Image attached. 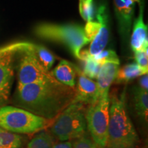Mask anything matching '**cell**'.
<instances>
[{
    "label": "cell",
    "instance_id": "obj_1",
    "mask_svg": "<svg viewBox=\"0 0 148 148\" xmlns=\"http://www.w3.org/2000/svg\"><path fill=\"white\" fill-rule=\"evenodd\" d=\"M75 90L55 78L17 86L18 106L46 119L55 117L72 102Z\"/></svg>",
    "mask_w": 148,
    "mask_h": 148
},
{
    "label": "cell",
    "instance_id": "obj_2",
    "mask_svg": "<svg viewBox=\"0 0 148 148\" xmlns=\"http://www.w3.org/2000/svg\"><path fill=\"white\" fill-rule=\"evenodd\" d=\"M139 142L137 132L127 112L125 92L110 97L108 148H136Z\"/></svg>",
    "mask_w": 148,
    "mask_h": 148
},
{
    "label": "cell",
    "instance_id": "obj_3",
    "mask_svg": "<svg viewBox=\"0 0 148 148\" xmlns=\"http://www.w3.org/2000/svg\"><path fill=\"white\" fill-rule=\"evenodd\" d=\"M35 34L42 39L64 44L79 59L83 47L90 42L85 36L84 28L75 24L41 23L36 27Z\"/></svg>",
    "mask_w": 148,
    "mask_h": 148
},
{
    "label": "cell",
    "instance_id": "obj_4",
    "mask_svg": "<svg viewBox=\"0 0 148 148\" xmlns=\"http://www.w3.org/2000/svg\"><path fill=\"white\" fill-rule=\"evenodd\" d=\"M47 119L25 109L10 106L0 107V127L18 134H32L41 130Z\"/></svg>",
    "mask_w": 148,
    "mask_h": 148
},
{
    "label": "cell",
    "instance_id": "obj_5",
    "mask_svg": "<svg viewBox=\"0 0 148 148\" xmlns=\"http://www.w3.org/2000/svg\"><path fill=\"white\" fill-rule=\"evenodd\" d=\"M86 129L82 103L72 101L51 127V132L60 140L66 141L82 137Z\"/></svg>",
    "mask_w": 148,
    "mask_h": 148
},
{
    "label": "cell",
    "instance_id": "obj_6",
    "mask_svg": "<svg viewBox=\"0 0 148 148\" xmlns=\"http://www.w3.org/2000/svg\"><path fill=\"white\" fill-rule=\"evenodd\" d=\"M109 92L102 94L95 103L90 105L85 119L92 141L100 148L106 147L109 121Z\"/></svg>",
    "mask_w": 148,
    "mask_h": 148
},
{
    "label": "cell",
    "instance_id": "obj_7",
    "mask_svg": "<svg viewBox=\"0 0 148 148\" xmlns=\"http://www.w3.org/2000/svg\"><path fill=\"white\" fill-rule=\"evenodd\" d=\"M29 44L18 42L0 47V107L5 105L10 97L16 55Z\"/></svg>",
    "mask_w": 148,
    "mask_h": 148
},
{
    "label": "cell",
    "instance_id": "obj_8",
    "mask_svg": "<svg viewBox=\"0 0 148 148\" xmlns=\"http://www.w3.org/2000/svg\"><path fill=\"white\" fill-rule=\"evenodd\" d=\"M34 44L20 51V60L18 65V86L31 83L39 82L54 78L50 72L46 71L40 64L35 54Z\"/></svg>",
    "mask_w": 148,
    "mask_h": 148
},
{
    "label": "cell",
    "instance_id": "obj_9",
    "mask_svg": "<svg viewBox=\"0 0 148 148\" xmlns=\"http://www.w3.org/2000/svg\"><path fill=\"white\" fill-rule=\"evenodd\" d=\"M140 0H114V12L121 37L126 39L132 29L135 4Z\"/></svg>",
    "mask_w": 148,
    "mask_h": 148
},
{
    "label": "cell",
    "instance_id": "obj_10",
    "mask_svg": "<svg viewBox=\"0 0 148 148\" xmlns=\"http://www.w3.org/2000/svg\"><path fill=\"white\" fill-rule=\"evenodd\" d=\"M96 16L98 22L100 23V28L95 38L91 40L89 49L88 51V53L92 56L104 50L109 38L108 15L106 5L103 4L99 5Z\"/></svg>",
    "mask_w": 148,
    "mask_h": 148
},
{
    "label": "cell",
    "instance_id": "obj_11",
    "mask_svg": "<svg viewBox=\"0 0 148 148\" xmlns=\"http://www.w3.org/2000/svg\"><path fill=\"white\" fill-rule=\"evenodd\" d=\"M76 73L77 74V87L73 101L93 104L98 99L97 82L86 76L77 67Z\"/></svg>",
    "mask_w": 148,
    "mask_h": 148
},
{
    "label": "cell",
    "instance_id": "obj_12",
    "mask_svg": "<svg viewBox=\"0 0 148 148\" xmlns=\"http://www.w3.org/2000/svg\"><path fill=\"white\" fill-rule=\"evenodd\" d=\"M144 0L138 3L139 12L137 18L134 20L132 32L130 37V46L134 52L148 47L147 26L143 19Z\"/></svg>",
    "mask_w": 148,
    "mask_h": 148
},
{
    "label": "cell",
    "instance_id": "obj_13",
    "mask_svg": "<svg viewBox=\"0 0 148 148\" xmlns=\"http://www.w3.org/2000/svg\"><path fill=\"white\" fill-rule=\"evenodd\" d=\"M119 64L113 62H106L101 64L97 76V97L106 92H109L111 84L115 79Z\"/></svg>",
    "mask_w": 148,
    "mask_h": 148
},
{
    "label": "cell",
    "instance_id": "obj_14",
    "mask_svg": "<svg viewBox=\"0 0 148 148\" xmlns=\"http://www.w3.org/2000/svg\"><path fill=\"white\" fill-rule=\"evenodd\" d=\"M51 75L62 84L74 88L75 85L76 67L65 60H62L53 69Z\"/></svg>",
    "mask_w": 148,
    "mask_h": 148
},
{
    "label": "cell",
    "instance_id": "obj_15",
    "mask_svg": "<svg viewBox=\"0 0 148 148\" xmlns=\"http://www.w3.org/2000/svg\"><path fill=\"white\" fill-rule=\"evenodd\" d=\"M147 74L136 62L129 63L119 69L114 80L117 83L127 82L138 76Z\"/></svg>",
    "mask_w": 148,
    "mask_h": 148
},
{
    "label": "cell",
    "instance_id": "obj_16",
    "mask_svg": "<svg viewBox=\"0 0 148 148\" xmlns=\"http://www.w3.org/2000/svg\"><path fill=\"white\" fill-rule=\"evenodd\" d=\"M134 106L138 116L147 122L148 117V92L136 86L134 92Z\"/></svg>",
    "mask_w": 148,
    "mask_h": 148
},
{
    "label": "cell",
    "instance_id": "obj_17",
    "mask_svg": "<svg viewBox=\"0 0 148 148\" xmlns=\"http://www.w3.org/2000/svg\"><path fill=\"white\" fill-rule=\"evenodd\" d=\"M79 59L84 61V70L82 73L90 79L97 78L98 73L101 66V64L96 62L92 56H90L86 50L80 51Z\"/></svg>",
    "mask_w": 148,
    "mask_h": 148
},
{
    "label": "cell",
    "instance_id": "obj_18",
    "mask_svg": "<svg viewBox=\"0 0 148 148\" xmlns=\"http://www.w3.org/2000/svg\"><path fill=\"white\" fill-rule=\"evenodd\" d=\"M22 136L0 127V148H21Z\"/></svg>",
    "mask_w": 148,
    "mask_h": 148
},
{
    "label": "cell",
    "instance_id": "obj_19",
    "mask_svg": "<svg viewBox=\"0 0 148 148\" xmlns=\"http://www.w3.org/2000/svg\"><path fill=\"white\" fill-rule=\"evenodd\" d=\"M33 49L40 64L46 71H49L55 62L53 55L48 49L41 45H34Z\"/></svg>",
    "mask_w": 148,
    "mask_h": 148
},
{
    "label": "cell",
    "instance_id": "obj_20",
    "mask_svg": "<svg viewBox=\"0 0 148 148\" xmlns=\"http://www.w3.org/2000/svg\"><path fill=\"white\" fill-rule=\"evenodd\" d=\"M79 12L84 21H92L95 16V6L93 0H79Z\"/></svg>",
    "mask_w": 148,
    "mask_h": 148
},
{
    "label": "cell",
    "instance_id": "obj_21",
    "mask_svg": "<svg viewBox=\"0 0 148 148\" xmlns=\"http://www.w3.org/2000/svg\"><path fill=\"white\" fill-rule=\"evenodd\" d=\"M53 147L51 136L47 133L41 132L31 140L27 148H53Z\"/></svg>",
    "mask_w": 148,
    "mask_h": 148
},
{
    "label": "cell",
    "instance_id": "obj_22",
    "mask_svg": "<svg viewBox=\"0 0 148 148\" xmlns=\"http://www.w3.org/2000/svg\"><path fill=\"white\" fill-rule=\"evenodd\" d=\"M92 58L101 65L106 62H113L119 64V59L116 52L111 49L101 51L97 54L93 56Z\"/></svg>",
    "mask_w": 148,
    "mask_h": 148
},
{
    "label": "cell",
    "instance_id": "obj_23",
    "mask_svg": "<svg viewBox=\"0 0 148 148\" xmlns=\"http://www.w3.org/2000/svg\"><path fill=\"white\" fill-rule=\"evenodd\" d=\"M148 47L134 53V58L136 63L147 73L148 71Z\"/></svg>",
    "mask_w": 148,
    "mask_h": 148
},
{
    "label": "cell",
    "instance_id": "obj_24",
    "mask_svg": "<svg viewBox=\"0 0 148 148\" xmlns=\"http://www.w3.org/2000/svg\"><path fill=\"white\" fill-rule=\"evenodd\" d=\"M100 28V23L96 21H88L84 28V34L90 41L93 39Z\"/></svg>",
    "mask_w": 148,
    "mask_h": 148
},
{
    "label": "cell",
    "instance_id": "obj_25",
    "mask_svg": "<svg viewBox=\"0 0 148 148\" xmlns=\"http://www.w3.org/2000/svg\"><path fill=\"white\" fill-rule=\"evenodd\" d=\"M73 148H99V147L90 138L84 136L77 138L74 142Z\"/></svg>",
    "mask_w": 148,
    "mask_h": 148
},
{
    "label": "cell",
    "instance_id": "obj_26",
    "mask_svg": "<svg viewBox=\"0 0 148 148\" xmlns=\"http://www.w3.org/2000/svg\"><path fill=\"white\" fill-rule=\"evenodd\" d=\"M138 87L141 88L145 91L148 90V76L147 74L143 75V77H141L139 79V86Z\"/></svg>",
    "mask_w": 148,
    "mask_h": 148
},
{
    "label": "cell",
    "instance_id": "obj_27",
    "mask_svg": "<svg viewBox=\"0 0 148 148\" xmlns=\"http://www.w3.org/2000/svg\"><path fill=\"white\" fill-rule=\"evenodd\" d=\"M53 148H73V145L70 142H63L56 144L53 146Z\"/></svg>",
    "mask_w": 148,
    "mask_h": 148
}]
</instances>
